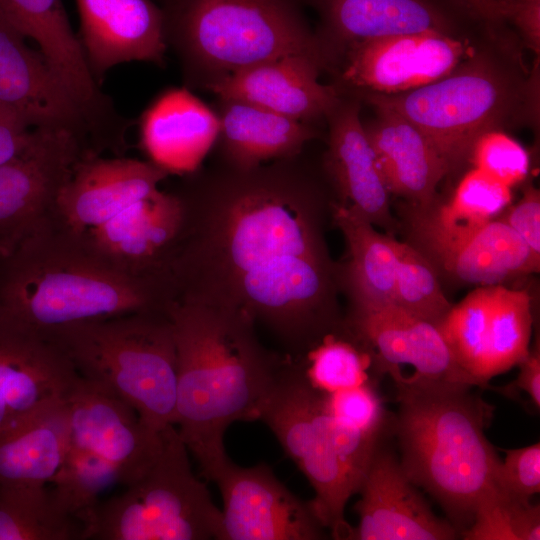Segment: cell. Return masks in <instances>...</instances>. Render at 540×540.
<instances>
[{
    "mask_svg": "<svg viewBox=\"0 0 540 540\" xmlns=\"http://www.w3.org/2000/svg\"><path fill=\"white\" fill-rule=\"evenodd\" d=\"M223 499L222 540H315L323 527L310 504L291 493L266 464L229 459L216 473Z\"/></svg>",
    "mask_w": 540,
    "mask_h": 540,
    "instance_id": "12",
    "label": "cell"
},
{
    "mask_svg": "<svg viewBox=\"0 0 540 540\" xmlns=\"http://www.w3.org/2000/svg\"><path fill=\"white\" fill-rule=\"evenodd\" d=\"M375 108L376 118L364 128L389 194L404 198L408 206H428L449 174L445 162L412 123L390 109Z\"/></svg>",
    "mask_w": 540,
    "mask_h": 540,
    "instance_id": "24",
    "label": "cell"
},
{
    "mask_svg": "<svg viewBox=\"0 0 540 540\" xmlns=\"http://www.w3.org/2000/svg\"><path fill=\"white\" fill-rule=\"evenodd\" d=\"M26 39L0 13V102L32 128L66 130L96 153L92 129L80 105L45 55Z\"/></svg>",
    "mask_w": 540,
    "mask_h": 540,
    "instance_id": "15",
    "label": "cell"
},
{
    "mask_svg": "<svg viewBox=\"0 0 540 540\" xmlns=\"http://www.w3.org/2000/svg\"><path fill=\"white\" fill-rule=\"evenodd\" d=\"M46 335L81 378L125 401L150 428L175 425L177 353L167 312H135Z\"/></svg>",
    "mask_w": 540,
    "mask_h": 540,
    "instance_id": "6",
    "label": "cell"
},
{
    "mask_svg": "<svg viewBox=\"0 0 540 540\" xmlns=\"http://www.w3.org/2000/svg\"><path fill=\"white\" fill-rule=\"evenodd\" d=\"M0 13L37 44L76 98L88 100L97 93L99 85L62 0H0Z\"/></svg>",
    "mask_w": 540,
    "mask_h": 540,
    "instance_id": "29",
    "label": "cell"
},
{
    "mask_svg": "<svg viewBox=\"0 0 540 540\" xmlns=\"http://www.w3.org/2000/svg\"><path fill=\"white\" fill-rule=\"evenodd\" d=\"M520 373L513 386L529 395L536 409L540 407V353L539 345L529 350L527 356L518 364Z\"/></svg>",
    "mask_w": 540,
    "mask_h": 540,
    "instance_id": "44",
    "label": "cell"
},
{
    "mask_svg": "<svg viewBox=\"0 0 540 540\" xmlns=\"http://www.w3.org/2000/svg\"><path fill=\"white\" fill-rule=\"evenodd\" d=\"M387 372L399 401L400 464L460 535L496 485L501 460L484 434L490 408L471 393L472 386L407 377L398 367Z\"/></svg>",
    "mask_w": 540,
    "mask_h": 540,
    "instance_id": "4",
    "label": "cell"
},
{
    "mask_svg": "<svg viewBox=\"0 0 540 540\" xmlns=\"http://www.w3.org/2000/svg\"><path fill=\"white\" fill-rule=\"evenodd\" d=\"M500 217L529 247L532 253L540 257V194L529 186L521 199L504 210Z\"/></svg>",
    "mask_w": 540,
    "mask_h": 540,
    "instance_id": "42",
    "label": "cell"
},
{
    "mask_svg": "<svg viewBox=\"0 0 540 540\" xmlns=\"http://www.w3.org/2000/svg\"><path fill=\"white\" fill-rule=\"evenodd\" d=\"M82 524L48 486H0V540L81 539Z\"/></svg>",
    "mask_w": 540,
    "mask_h": 540,
    "instance_id": "31",
    "label": "cell"
},
{
    "mask_svg": "<svg viewBox=\"0 0 540 540\" xmlns=\"http://www.w3.org/2000/svg\"><path fill=\"white\" fill-rule=\"evenodd\" d=\"M342 52L341 78L346 84L371 93L396 94L447 76L465 48L448 33L420 32L355 43Z\"/></svg>",
    "mask_w": 540,
    "mask_h": 540,
    "instance_id": "16",
    "label": "cell"
},
{
    "mask_svg": "<svg viewBox=\"0 0 540 540\" xmlns=\"http://www.w3.org/2000/svg\"><path fill=\"white\" fill-rule=\"evenodd\" d=\"M219 100L216 143L221 163L228 166L250 169L298 155L316 136L308 123L248 102Z\"/></svg>",
    "mask_w": 540,
    "mask_h": 540,
    "instance_id": "25",
    "label": "cell"
},
{
    "mask_svg": "<svg viewBox=\"0 0 540 540\" xmlns=\"http://www.w3.org/2000/svg\"><path fill=\"white\" fill-rule=\"evenodd\" d=\"M340 333L326 335L305 353L304 375L316 390L330 394L369 382L370 355Z\"/></svg>",
    "mask_w": 540,
    "mask_h": 540,
    "instance_id": "35",
    "label": "cell"
},
{
    "mask_svg": "<svg viewBox=\"0 0 540 540\" xmlns=\"http://www.w3.org/2000/svg\"><path fill=\"white\" fill-rule=\"evenodd\" d=\"M367 100L418 128L450 173L468 160L475 140L505 118L512 90L495 68L477 60L419 88L396 94L370 93Z\"/></svg>",
    "mask_w": 540,
    "mask_h": 540,
    "instance_id": "9",
    "label": "cell"
},
{
    "mask_svg": "<svg viewBox=\"0 0 540 540\" xmlns=\"http://www.w3.org/2000/svg\"><path fill=\"white\" fill-rule=\"evenodd\" d=\"M424 256L438 276L477 286L502 285L515 277L536 273L540 268V257L500 218Z\"/></svg>",
    "mask_w": 540,
    "mask_h": 540,
    "instance_id": "27",
    "label": "cell"
},
{
    "mask_svg": "<svg viewBox=\"0 0 540 540\" xmlns=\"http://www.w3.org/2000/svg\"><path fill=\"white\" fill-rule=\"evenodd\" d=\"M494 286H477L458 304L453 305L438 328L455 361L481 387Z\"/></svg>",
    "mask_w": 540,
    "mask_h": 540,
    "instance_id": "33",
    "label": "cell"
},
{
    "mask_svg": "<svg viewBox=\"0 0 540 540\" xmlns=\"http://www.w3.org/2000/svg\"><path fill=\"white\" fill-rule=\"evenodd\" d=\"M154 1L167 48L192 87L288 55L309 56L325 68L333 59L310 29L301 0Z\"/></svg>",
    "mask_w": 540,
    "mask_h": 540,
    "instance_id": "5",
    "label": "cell"
},
{
    "mask_svg": "<svg viewBox=\"0 0 540 540\" xmlns=\"http://www.w3.org/2000/svg\"><path fill=\"white\" fill-rule=\"evenodd\" d=\"M169 303L160 283L123 272L52 216L0 260V310L43 334Z\"/></svg>",
    "mask_w": 540,
    "mask_h": 540,
    "instance_id": "3",
    "label": "cell"
},
{
    "mask_svg": "<svg viewBox=\"0 0 540 540\" xmlns=\"http://www.w3.org/2000/svg\"><path fill=\"white\" fill-rule=\"evenodd\" d=\"M325 404L329 414L338 422L363 433H382L385 410L368 382L325 394Z\"/></svg>",
    "mask_w": 540,
    "mask_h": 540,
    "instance_id": "40",
    "label": "cell"
},
{
    "mask_svg": "<svg viewBox=\"0 0 540 540\" xmlns=\"http://www.w3.org/2000/svg\"><path fill=\"white\" fill-rule=\"evenodd\" d=\"M87 153L74 134L38 127L19 153L0 164V260L51 217L60 191Z\"/></svg>",
    "mask_w": 540,
    "mask_h": 540,
    "instance_id": "10",
    "label": "cell"
},
{
    "mask_svg": "<svg viewBox=\"0 0 540 540\" xmlns=\"http://www.w3.org/2000/svg\"><path fill=\"white\" fill-rule=\"evenodd\" d=\"M139 145L169 175L196 171L216 143L219 120L187 88L160 93L139 119Z\"/></svg>",
    "mask_w": 540,
    "mask_h": 540,
    "instance_id": "22",
    "label": "cell"
},
{
    "mask_svg": "<svg viewBox=\"0 0 540 540\" xmlns=\"http://www.w3.org/2000/svg\"><path fill=\"white\" fill-rule=\"evenodd\" d=\"M301 1L318 12L322 24L318 37L323 44L334 43L342 51L352 44L383 37L447 33L446 19L426 0Z\"/></svg>",
    "mask_w": 540,
    "mask_h": 540,
    "instance_id": "26",
    "label": "cell"
},
{
    "mask_svg": "<svg viewBox=\"0 0 540 540\" xmlns=\"http://www.w3.org/2000/svg\"><path fill=\"white\" fill-rule=\"evenodd\" d=\"M66 401L0 433V486H49L69 447Z\"/></svg>",
    "mask_w": 540,
    "mask_h": 540,
    "instance_id": "30",
    "label": "cell"
},
{
    "mask_svg": "<svg viewBox=\"0 0 540 540\" xmlns=\"http://www.w3.org/2000/svg\"><path fill=\"white\" fill-rule=\"evenodd\" d=\"M466 540H539L540 507L511 496L497 485L478 503Z\"/></svg>",
    "mask_w": 540,
    "mask_h": 540,
    "instance_id": "36",
    "label": "cell"
},
{
    "mask_svg": "<svg viewBox=\"0 0 540 540\" xmlns=\"http://www.w3.org/2000/svg\"><path fill=\"white\" fill-rule=\"evenodd\" d=\"M328 118L325 168L340 198L338 202L372 225L394 230L397 223L390 211V194L361 122L358 102L340 99Z\"/></svg>",
    "mask_w": 540,
    "mask_h": 540,
    "instance_id": "23",
    "label": "cell"
},
{
    "mask_svg": "<svg viewBox=\"0 0 540 540\" xmlns=\"http://www.w3.org/2000/svg\"><path fill=\"white\" fill-rule=\"evenodd\" d=\"M500 462L496 485L518 499L530 501L540 491V444L505 450Z\"/></svg>",
    "mask_w": 540,
    "mask_h": 540,
    "instance_id": "41",
    "label": "cell"
},
{
    "mask_svg": "<svg viewBox=\"0 0 540 540\" xmlns=\"http://www.w3.org/2000/svg\"><path fill=\"white\" fill-rule=\"evenodd\" d=\"M182 219V203L174 190L157 189L82 233L90 246L115 267L165 288L162 274Z\"/></svg>",
    "mask_w": 540,
    "mask_h": 540,
    "instance_id": "20",
    "label": "cell"
},
{
    "mask_svg": "<svg viewBox=\"0 0 540 540\" xmlns=\"http://www.w3.org/2000/svg\"><path fill=\"white\" fill-rule=\"evenodd\" d=\"M167 314L177 353L175 426L212 481L230 459L226 429L260 418L284 359L260 343L256 325L240 312L174 301Z\"/></svg>",
    "mask_w": 540,
    "mask_h": 540,
    "instance_id": "2",
    "label": "cell"
},
{
    "mask_svg": "<svg viewBox=\"0 0 540 540\" xmlns=\"http://www.w3.org/2000/svg\"><path fill=\"white\" fill-rule=\"evenodd\" d=\"M394 305L437 327L453 306L446 298L430 261L408 242H401Z\"/></svg>",
    "mask_w": 540,
    "mask_h": 540,
    "instance_id": "37",
    "label": "cell"
},
{
    "mask_svg": "<svg viewBox=\"0 0 540 540\" xmlns=\"http://www.w3.org/2000/svg\"><path fill=\"white\" fill-rule=\"evenodd\" d=\"M331 216L347 243L348 261L338 267V282L351 304H393L401 242L376 231L358 212L339 202L332 201Z\"/></svg>",
    "mask_w": 540,
    "mask_h": 540,
    "instance_id": "28",
    "label": "cell"
},
{
    "mask_svg": "<svg viewBox=\"0 0 540 540\" xmlns=\"http://www.w3.org/2000/svg\"><path fill=\"white\" fill-rule=\"evenodd\" d=\"M65 405L70 443L106 461L120 484L135 482L156 460L164 430L150 428L119 397L79 377Z\"/></svg>",
    "mask_w": 540,
    "mask_h": 540,
    "instance_id": "13",
    "label": "cell"
},
{
    "mask_svg": "<svg viewBox=\"0 0 540 540\" xmlns=\"http://www.w3.org/2000/svg\"><path fill=\"white\" fill-rule=\"evenodd\" d=\"M468 160L473 168L511 189L526 179L530 168L527 150L497 128L482 133L475 140Z\"/></svg>",
    "mask_w": 540,
    "mask_h": 540,
    "instance_id": "38",
    "label": "cell"
},
{
    "mask_svg": "<svg viewBox=\"0 0 540 540\" xmlns=\"http://www.w3.org/2000/svg\"><path fill=\"white\" fill-rule=\"evenodd\" d=\"M531 298L526 290L494 286L481 378L487 385L496 375L518 365L529 353Z\"/></svg>",
    "mask_w": 540,
    "mask_h": 540,
    "instance_id": "32",
    "label": "cell"
},
{
    "mask_svg": "<svg viewBox=\"0 0 540 540\" xmlns=\"http://www.w3.org/2000/svg\"><path fill=\"white\" fill-rule=\"evenodd\" d=\"M342 331L375 358L381 371L407 364L420 379L481 387L455 361L435 324L394 304H351Z\"/></svg>",
    "mask_w": 540,
    "mask_h": 540,
    "instance_id": "14",
    "label": "cell"
},
{
    "mask_svg": "<svg viewBox=\"0 0 540 540\" xmlns=\"http://www.w3.org/2000/svg\"><path fill=\"white\" fill-rule=\"evenodd\" d=\"M395 456L377 447L358 492L359 524L351 539L451 540L459 532L437 517Z\"/></svg>",
    "mask_w": 540,
    "mask_h": 540,
    "instance_id": "19",
    "label": "cell"
},
{
    "mask_svg": "<svg viewBox=\"0 0 540 540\" xmlns=\"http://www.w3.org/2000/svg\"><path fill=\"white\" fill-rule=\"evenodd\" d=\"M298 155L182 176L183 219L163 270L174 301L240 312L292 354L340 333L326 203Z\"/></svg>",
    "mask_w": 540,
    "mask_h": 540,
    "instance_id": "1",
    "label": "cell"
},
{
    "mask_svg": "<svg viewBox=\"0 0 540 540\" xmlns=\"http://www.w3.org/2000/svg\"><path fill=\"white\" fill-rule=\"evenodd\" d=\"M126 489L81 513V539L222 540V511L192 472L175 425L151 467Z\"/></svg>",
    "mask_w": 540,
    "mask_h": 540,
    "instance_id": "7",
    "label": "cell"
},
{
    "mask_svg": "<svg viewBox=\"0 0 540 540\" xmlns=\"http://www.w3.org/2000/svg\"><path fill=\"white\" fill-rule=\"evenodd\" d=\"M32 129L18 112L0 102V164L24 148Z\"/></svg>",
    "mask_w": 540,
    "mask_h": 540,
    "instance_id": "43",
    "label": "cell"
},
{
    "mask_svg": "<svg viewBox=\"0 0 540 540\" xmlns=\"http://www.w3.org/2000/svg\"><path fill=\"white\" fill-rule=\"evenodd\" d=\"M79 377L54 340L0 310V433L64 403Z\"/></svg>",
    "mask_w": 540,
    "mask_h": 540,
    "instance_id": "11",
    "label": "cell"
},
{
    "mask_svg": "<svg viewBox=\"0 0 540 540\" xmlns=\"http://www.w3.org/2000/svg\"><path fill=\"white\" fill-rule=\"evenodd\" d=\"M322 68L309 56L288 55L236 71L204 89L219 99L248 102L311 124L328 117L341 99L337 87L318 80Z\"/></svg>",
    "mask_w": 540,
    "mask_h": 540,
    "instance_id": "21",
    "label": "cell"
},
{
    "mask_svg": "<svg viewBox=\"0 0 540 540\" xmlns=\"http://www.w3.org/2000/svg\"><path fill=\"white\" fill-rule=\"evenodd\" d=\"M78 38L96 81L115 66L133 62L163 65L167 44L160 7L154 0H75Z\"/></svg>",
    "mask_w": 540,
    "mask_h": 540,
    "instance_id": "18",
    "label": "cell"
},
{
    "mask_svg": "<svg viewBox=\"0 0 540 540\" xmlns=\"http://www.w3.org/2000/svg\"><path fill=\"white\" fill-rule=\"evenodd\" d=\"M259 419L312 485L315 497L309 504L322 527L336 539H351L344 508L359 488L336 450L325 394L310 385L292 359H284Z\"/></svg>",
    "mask_w": 540,
    "mask_h": 540,
    "instance_id": "8",
    "label": "cell"
},
{
    "mask_svg": "<svg viewBox=\"0 0 540 540\" xmlns=\"http://www.w3.org/2000/svg\"><path fill=\"white\" fill-rule=\"evenodd\" d=\"M512 189L476 168L469 170L446 202L456 214L468 220L486 223L510 205Z\"/></svg>",
    "mask_w": 540,
    "mask_h": 540,
    "instance_id": "39",
    "label": "cell"
},
{
    "mask_svg": "<svg viewBox=\"0 0 540 540\" xmlns=\"http://www.w3.org/2000/svg\"><path fill=\"white\" fill-rule=\"evenodd\" d=\"M168 176L148 160L87 153L60 191L51 216L74 231L84 232L147 197Z\"/></svg>",
    "mask_w": 540,
    "mask_h": 540,
    "instance_id": "17",
    "label": "cell"
},
{
    "mask_svg": "<svg viewBox=\"0 0 540 540\" xmlns=\"http://www.w3.org/2000/svg\"><path fill=\"white\" fill-rule=\"evenodd\" d=\"M117 483V475L106 461L69 441L64 460L50 483V491L57 504L78 519L100 500L104 491Z\"/></svg>",
    "mask_w": 540,
    "mask_h": 540,
    "instance_id": "34",
    "label": "cell"
},
{
    "mask_svg": "<svg viewBox=\"0 0 540 540\" xmlns=\"http://www.w3.org/2000/svg\"><path fill=\"white\" fill-rule=\"evenodd\" d=\"M472 11L488 20H497L504 12L498 0H461Z\"/></svg>",
    "mask_w": 540,
    "mask_h": 540,
    "instance_id": "45",
    "label": "cell"
}]
</instances>
